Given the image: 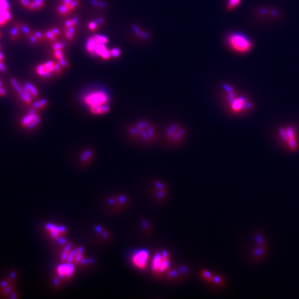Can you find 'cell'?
Wrapping results in <instances>:
<instances>
[{"label":"cell","mask_w":299,"mask_h":299,"mask_svg":"<svg viewBox=\"0 0 299 299\" xmlns=\"http://www.w3.org/2000/svg\"><path fill=\"white\" fill-rule=\"evenodd\" d=\"M130 133L132 136L145 143L152 142L156 137L155 130L147 122L137 123L130 129Z\"/></svg>","instance_id":"6da1fadb"},{"label":"cell","mask_w":299,"mask_h":299,"mask_svg":"<svg viewBox=\"0 0 299 299\" xmlns=\"http://www.w3.org/2000/svg\"><path fill=\"white\" fill-rule=\"evenodd\" d=\"M227 42L231 49L240 53L248 52L252 47V42L248 37L239 33L229 35L227 37Z\"/></svg>","instance_id":"7a4b0ae2"},{"label":"cell","mask_w":299,"mask_h":299,"mask_svg":"<svg viewBox=\"0 0 299 299\" xmlns=\"http://www.w3.org/2000/svg\"><path fill=\"white\" fill-rule=\"evenodd\" d=\"M170 265V256L165 251L156 252L151 261V270L156 275L166 273Z\"/></svg>","instance_id":"3957f363"},{"label":"cell","mask_w":299,"mask_h":299,"mask_svg":"<svg viewBox=\"0 0 299 299\" xmlns=\"http://www.w3.org/2000/svg\"><path fill=\"white\" fill-rule=\"evenodd\" d=\"M83 101L90 108L94 106H102L109 103L110 98L106 92L103 91H96L85 96Z\"/></svg>","instance_id":"277c9868"},{"label":"cell","mask_w":299,"mask_h":299,"mask_svg":"<svg viewBox=\"0 0 299 299\" xmlns=\"http://www.w3.org/2000/svg\"><path fill=\"white\" fill-rule=\"evenodd\" d=\"M149 252L146 249H140L132 255L131 261L135 268L140 270H145L149 265Z\"/></svg>","instance_id":"5b68a950"},{"label":"cell","mask_w":299,"mask_h":299,"mask_svg":"<svg viewBox=\"0 0 299 299\" xmlns=\"http://www.w3.org/2000/svg\"><path fill=\"white\" fill-rule=\"evenodd\" d=\"M152 196L156 202H162L167 199L168 195L166 184L161 180H154L152 182Z\"/></svg>","instance_id":"8992f818"},{"label":"cell","mask_w":299,"mask_h":299,"mask_svg":"<svg viewBox=\"0 0 299 299\" xmlns=\"http://www.w3.org/2000/svg\"><path fill=\"white\" fill-rule=\"evenodd\" d=\"M83 249L78 248H73L71 250L70 248L66 247L65 250L62 252V260L63 261L76 262V263H81L84 261V258L83 255Z\"/></svg>","instance_id":"52a82bcc"},{"label":"cell","mask_w":299,"mask_h":299,"mask_svg":"<svg viewBox=\"0 0 299 299\" xmlns=\"http://www.w3.org/2000/svg\"><path fill=\"white\" fill-rule=\"evenodd\" d=\"M12 12L8 0H0V26H5L11 21Z\"/></svg>","instance_id":"ba28073f"},{"label":"cell","mask_w":299,"mask_h":299,"mask_svg":"<svg viewBox=\"0 0 299 299\" xmlns=\"http://www.w3.org/2000/svg\"><path fill=\"white\" fill-rule=\"evenodd\" d=\"M281 135L283 140L288 144V147L293 150L297 149V143L295 131L293 128L288 127L281 129Z\"/></svg>","instance_id":"9c48e42d"},{"label":"cell","mask_w":299,"mask_h":299,"mask_svg":"<svg viewBox=\"0 0 299 299\" xmlns=\"http://www.w3.org/2000/svg\"><path fill=\"white\" fill-rule=\"evenodd\" d=\"M46 230H47L48 234L50 235L51 238L60 242L64 240V236H65L66 232H67V230H66L65 227L51 223L46 225Z\"/></svg>","instance_id":"30bf717a"},{"label":"cell","mask_w":299,"mask_h":299,"mask_svg":"<svg viewBox=\"0 0 299 299\" xmlns=\"http://www.w3.org/2000/svg\"><path fill=\"white\" fill-rule=\"evenodd\" d=\"M185 132L182 128L177 125H172L167 130V137L172 143L177 144L184 138Z\"/></svg>","instance_id":"8fae6325"},{"label":"cell","mask_w":299,"mask_h":299,"mask_svg":"<svg viewBox=\"0 0 299 299\" xmlns=\"http://www.w3.org/2000/svg\"><path fill=\"white\" fill-rule=\"evenodd\" d=\"M75 272L74 265L73 263H66L58 265L56 268V274L61 279H68L72 277Z\"/></svg>","instance_id":"7c38bea8"},{"label":"cell","mask_w":299,"mask_h":299,"mask_svg":"<svg viewBox=\"0 0 299 299\" xmlns=\"http://www.w3.org/2000/svg\"><path fill=\"white\" fill-rule=\"evenodd\" d=\"M230 106L234 112H240L249 108L246 101L243 97H235L232 94H230Z\"/></svg>","instance_id":"4fadbf2b"},{"label":"cell","mask_w":299,"mask_h":299,"mask_svg":"<svg viewBox=\"0 0 299 299\" xmlns=\"http://www.w3.org/2000/svg\"><path fill=\"white\" fill-rule=\"evenodd\" d=\"M189 272V269L186 267H179L173 270H168L165 273V276L171 281H176L179 278L183 277Z\"/></svg>","instance_id":"5bb4252c"},{"label":"cell","mask_w":299,"mask_h":299,"mask_svg":"<svg viewBox=\"0 0 299 299\" xmlns=\"http://www.w3.org/2000/svg\"><path fill=\"white\" fill-rule=\"evenodd\" d=\"M128 201V197L125 195H117L109 199L110 204H113L112 206L117 209H123L124 206H127Z\"/></svg>","instance_id":"9a60e30c"},{"label":"cell","mask_w":299,"mask_h":299,"mask_svg":"<svg viewBox=\"0 0 299 299\" xmlns=\"http://www.w3.org/2000/svg\"><path fill=\"white\" fill-rule=\"evenodd\" d=\"M90 111L94 115H106L110 111V106L109 104H107L102 106L91 107Z\"/></svg>","instance_id":"2e32d148"},{"label":"cell","mask_w":299,"mask_h":299,"mask_svg":"<svg viewBox=\"0 0 299 299\" xmlns=\"http://www.w3.org/2000/svg\"><path fill=\"white\" fill-rule=\"evenodd\" d=\"M60 3L65 5L71 12L74 11L78 7L81 6V0H60Z\"/></svg>","instance_id":"e0dca14e"},{"label":"cell","mask_w":299,"mask_h":299,"mask_svg":"<svg viewBox=\"0 0 299 299\" xmlns=\"http://www.w3.org/2000/svg\"><path fill=\"white\" fill-rule=\"evenodd\" d=\"M20 26L19 22L14 23L10 30V37L13 42H17L18 40L19 33H20Z\"/></svg>","instance_id":"ac0fdd59"},{"label":"cell","mask_w":299,"mask_h":299,"mask_svg":"<svg viewBox=\"0 0 299 299\" xmlns=\"http://www.w3.org/2000/svg\"><path fill=\"white\" fill-rule=\"evenodd\" d=\"M97 40H95L93 35L89 37L88 40L87 41L86 46H85V48H86V50L87 52L90 53L91 56H95V53H94V50H95L96 45H97Z\"/></svg>","instance_id":"d6986e66"},{"label":"cell","mask_w":299,"mask_h":299,"mask_svg":"<svg viewBox=\"0 0 299 299\" xmlns=\"http://www.w3.org/2000/svg\"><path fill=\"white\" fill-rule=\"evenodd\" d=\"M56 10L58 13L59 14V15L62 16V17H67V16H68L72 13V12H70V10H69V8L61 3H58V6H57Z\"/></svg>","instance_id":"ffe728a7"},{"label":"cell","mask_w":299,"mask_h":299,"mask_svg":"<svg viewBox=\"0 0 299 299\" xmlns=\"http://www.w3.org/2000/svg\"><path fill=\"white\" fill-rule=\"evenodd\" d=\"M93 154L94 152L92 150H85L84 152H83V154H81V161L83 162V163H88V162L90 161L91 159H92Z\"/></svg>","instance_id":"44dd1931"},{"label":"cell","mask_w":299,"mask_h":299,"mask_svg":"<svg viewBox=\"0 0 299 299\" xmlns=\"http://www.w3.org/2000/svg\"><path fill=\"white\" fill-rule=\"evenodd\" d=\"M108 49V48L106 47V44L99 43V42H97V45H96L95 47V50H94L95 56H101V55H102L103 53L106 52Z\"/></svg>","instance_id":"7402d4cb"},{"label":"cell","mask_w":299,"mask_h":299,"mask_svg":"<svg viewBox=\"0 0 299 299\" xmlns=\"http://www.w3.org/2000/svg\"><path fill=\"white\" fill-rule=\"evenodd\" d=\"M25 85L28 87V90H29L30 92L33 96V98L34 99H37L40 96V92H39L38 90L36 88V87L34 86L33 84H31L30 82H25Z\"/></svg>","instance_id":"603a6c76"},{"label":"cell","mask_w":299,"mask_h":299,"mask_svg":"<svg viewBox=\"0 0 299 299\" xmlns=\"http://www.w3.org/2000/svg\"><path fill=\"white\" fill-rule=\"evenodd\" d=\"M19 26H20L21 32H22L23 34L26 37L30 36L33 33L29 26L26 23L19 22Z\"/></svg>","instance_id":"cb8c5ba5"},{"label":"cell","mask_w":299,"mask_h":299,"mask_svg":"<svg viewBox=\"0 0 299 299\" xmlns=\"http://www.w3.org/2000/svg\"><path fill=\"white\" fill-rule=\"evenodd\" d=\"M18 95L21 100L27 106H31L33 103H32L31 98L28 97L26 94L24 93V91H21L19 92Z\"/></svg>","instance_id":"d4e9b609"},{"label":"cell","mask_w":299,"mask_h":299,"mask_svg":"<svg viewBox=\"0 0 299 299\" xmlns=\"http://www.w3.org/2000/svg\"><path fill=\"white\" fill-rule=\"evenodd\" d=\"M33 115L28 114V115L25 116L24 118H23L22 121H21V126H22V128H27L28 125L31 124V122H33Z\"/></svg>","instance_id":"484cf974"},{"label":"cell","mask_w":299,"mask_h":299,"mask_svg":"<svg viewBox=\"0 0 299 299\" xmlns=\"http://www.w3.org/2000/svg\"><path fill=\"white\" fill-rule=\"evenodd\" d=\"M44 35H45V40L49 41V42H56L58 40V37L56 35L53 34V32L51 31V29H48L47 31L44 32Z\"/></svg>","instance_id":"4316f807"},{"label":"cell","mask_w":299,"mask_h":299,"mask_svg":"<svg viewBox=\"0 0 299 299\" xmlns=\"http://www.w3.org/2000/svg\"><path fill=\"white\" fill-rule=\"evenodd\" d=\"M10 82L12 87H13L14 90H15L17 93H19V92H20L21 91H22V87L19 85L18 81H17V80L15 78H11Z\"/></svg>","instance_id":"83f0119b"},{"label":"cell","mask_w":299,"mask_h":299,"mask_svg":"<svg viewBox=\"0 0 299 299\" xmlns=\"http://www.w3.org/2000/svg\"><path fill=\"white\" fill-rule=\"evenodd\" d=\"M67 47V43L64 42H54L52 43V49L53 51H56V50H63Z\"/></svg>","instance_id":"f1b7e54d"},{"label":"cell","mask_w":299,"mask_h":299,"mask_svg":"<svg viewBox=\"0 0 299 299\" xmlns=\"http://www.w3.org/2000/svg\"><path fill=\"white\" fill-rule=\"evenodd\" d=\"M93 36L94 38H95V40H97L98 42H99V43L107 44L109 42V39L106 36H104V35L94 34Z\"/></svg>","instance_id":"f546056e"},{"label":"cell","mask_w":299,"mask_h":299,"mask_svg":"<svg viewBox=\"0 0 299 299\" xmlns=\"http://www.w3.org/2000/svg\"><path fill=\"white\" fill-rule=\"evenodd\" d=\"M46 72H47V70H46L45 67H44V63L40 64V65H37L36 68H35V72H36V74L38 75V76H42V77H43Z\"/></svg>","instance_id":"4dcf8cb0"},{"label":"cell","mask_w":299,"mask_h":299,"mask_svg":"<svg viewBox=\"0 0 299 299\" xmlns=\"http://www.w3.org/2000/svg\"><path fill=\"white\" fill-rule=\"evenodd\" d=\"M99 27V24H98L94 19V20L91 21V22H89L88 24H87V28H88L89 30L92 32L97 31Z\"/></svg>","instance_id":"1f68e13d"},{"label":"cell","mask_w":299,"mask_h":299,"mask_svg":"<svg viewBox=\"0 0 299 299\" xmlns=\"http://www.w3.org/2000/svg\"><path fill=\"white\" fill-rule=\"evenodd\" d=\"M54 63L55 62L53 61H47L45 63H44L46 70L48 71V72L52 73L53 74H55Z\"/></svg>","instance_id":"d6a6232c"},{"label":"cell","mask_w":299,"mask_h":299,"mask_svg":"<svg viewBox=\"0 0 299 299\" xmlns=\"http://www.w3.org/2000/svg\"><path fill=\"white\" fill-rule=\"evenodd\" d=\"M53 56L57 60L65 59V56L63 53V50H56L53 51Z\"/></svg>","instance_id":"836d02e7"},{"label":"cell","mask_w":299,"mask_h":299,"mask_svg":"<svg viewBox=\"0 0 299 299\" xmlns=\"http://www.w3.org/2000/svg\"><path fill=\"white\" fill-rule=\"evenodd\" d=\"M91 3H92V6L100 8H105L106 7V3L104 1H99V0H91Z\"/></svg>","instance_id":"e575fe53"},{"label":"cell","mask_w":299,"mask_h":299,"mask_svg":"<svg viewBox=\"0 0 299 299\" xmlns=\"http://www.w3.org/2000/svg\"><path fill=\"white\" fill-rule=\"evenodd\" d=\"M77 26L78 25L76 24V23L74 22V19H73V17H71V18L67 19V20L65 21V23H64V30L66 29V28H68L69 27H71V26Z\"/></svg>","instance_id":"d590c367"},{"label":"cell","mask_w":299,"mask_h":299,"mask_svg":"<svg viewBox=\"0 0 299 299\" xmlns=\"http://www.w3.org/2000/svg\"><path fill=\"white\" fill-rule=\"evenodd\" d=\"M241 0H229L228 3V8L229 9H234L236 7L239 5Z\"/></svg>","instance_id":"8d00e7d4"},{"label":"cell","mask_w":299,"mask_h":299,"mask_svg":"<svg viewBox=\"0 0 299 299\" xmlns=\"http://www.w3.org/2000/svg\"><path fill=\"white\" fill-rule=\"evenodd\" d=\"M33 35L37 37V40L39 42H42V41L45 40V35L44 33L40 31H35L33 32Z\"/></svg>","instance_id":"74e56055"},{"label":"cell","mask_w":299,"mask_h":299,"mask_svg":"<svg viewBox=\"0 0 299 299\" xmlns=\"http://www.w3.org/2000/svg\"><path fill=\"white\" fill-rule=\"evenodd\" d=\"M110 51H111L112 58H118L122 54V51L118 48H113V49H110Z\"/></svg>","instance_id":"f35d334b"},{"label":"cell","mask_w":299,"mask_h":299,"mask_svg":"<svg viewBox=\"0 0 299 299\" xmlns=\"http://www.w3.org/2000/svg\"><path fill=\"white\" fill-rule=\"evenodd\" d=\"M54 69H55V74L57 76H60L61 75L62 72V67L60 66V64L58 63V61L55 62L54 63Z\"/></svg>","instance_id":"ab89813d"},{"label":"cell","mask_w":299,"mask_h":299,"mask_svg":"<svg viewBox=\"0 0 299 299\" xmlns=\"http://www.w3.org/2000/svg\"><path fill=\"white\" fill-rule=\"evenodd\" d=\"M64 35H65V37L66 39H67V40L72 41L76 38V33H69V32L65 31V33H64Z\"/></svg>","instance_id":"60d3db41"},{"label":"cell","mask_w":299,"mask_h":299,"mask_svg":"<svg viewBox=\"0 0 299 299\" xmlns=\"http://www.w3.org/2000/svg\"><path fill=\"white\" fill-rule=\"evenodd\" d=\"M28 40H29V42H31V44H33V45H35V44H38V42H40L38 40H37V37L33 35V32L30 36L28 37Z\"/></svg>","instance_id":"b9f144b4"},{"label":"cell","mask_w":299,"mask_h":299,"mask_svg":"<svg viewBox=\"0 0 299 299\" xmlns=\"http://www.w3.org/2000/svg\"><path fill=\"white\" fill-rule=\"evenodd\" d=\"M58 62L63 69H67L69 67V62L67 61V60L66 59V58H65V59L58 60Z\"/></svg>","instance_id":"7bdbcfd3"},{"label":"cell","mask_w":299,"mask_h":299,"mask_svg":"<svg viewBox=\"0 0 299 299\" xmlns=\"http://www.w3.org/2000/svg\"><path fill=\"white\" fill-rule=\"evenodd\" d=\"M33 123H34L37 126H39L41 122V118L40 115H38V112H37L36 114H34V115H33Z\"/></svg>","instance_id":"ee69618b"},{"label":"cell","mask_w":299,"mask_h":299,"mask_svg":"<svg viewBox=\"0 0 299 299\" xmlns=\"http://www.w3.org/2000/svg\"><path fill=\"white\" fill-rule=\"evenodd\" d=\"M38 101L39 102H40L41 106H42V109H43V110L45 109V108L48 106V105H49V101H48L47 99H41L38 100Z\"/></svg>","instance_id":"f6af8a7d"},{"label":"cell","mask_w":299,"mask_h":299,"mask_svg":"<svg viewBox=\"0 0 299 299\" xmlns=\"http://www.w3.org/2000/svg\"><path fill=\"white\" fill-rule=\"evenodd\" d=\"M31 107H33V108L36 109L37 111L43 110V109H42V106H41L40 102H39V101H35V103H33V104H32Z\"/></svg>","instance_id":"bcb514c9"},{"label":"cell","mask_w":299,"mask_h":299,"mask_svg":"<svg viewBox=\"0 0 299 299\" xmlns=\"http://www.w3.org/2000/svg\"><path fill=\"white\" fill-rule=\"evenodd\" d=\"M64 31L69 32V33H76V32H77V26H71V27L66 28V29L64 30Z\"/></svg>","instance_id":"7dc6e473"},{"label":"cell","mask_w":299,"mask_h":299,"mask_svg":"<svg viewBox=\"0 0 299 299\" xmlns=\"http://www.w3.org/2000/svg\"><path fill=\"white\" fill-rule=\"evenodd\" d=\"M50 29H51V31L53 32V34L56 35L57 37H59V35L60 34V29L59 28L53 27L50 28Z\"/></svg>","instance_id":"c3c4849f"},{"label":"cell","mask_w":299,"mask_h":299,"mask_svg":"<svg viewBox=\"0 0 299 299\" xmlns=\"http://www.w3.org/2000/svg\"><path fill=\"white\" fill-rule=\"evenodd\" d=\"M94 20L96 21L99 24V26H101V25L104 24L105 22H106V20L103 17H97V18L94 19Z\"/></svg>","instance_id":"681fc988"},{"label":"cell","mask_w":299,"mask_h":299,"mask_svg":"<svg viewBox=\"0 0 299 299\" xmlns=\"http://www.w3.org/2000/svg\"><path fill=\"white\" fill-rule=\"evenodd\" d=\"M0 72H6V67L5 66L4 64L3 63V62H0Z\"/></svg>","instance_id":"f907efd6"},{"label":"cell","mask_w":299,"mask_h":299,"mask_svg":"<svg viewBox=\"0 0 299 299\" xmlns=\"http://www.w3.org/2000/svg\"><path fill=\"white\" fill-rule=\"evenodd\" d=\"M7 94V92L6 89L3 88V87H1V90H0V97H5Z\"/></svg>","instance_id":"816d5d0a"},{"label":"cell","mask_w":299,"mask_h":299,"mask_svg":"<svg viewBox=\"0 0 299 299\" xmlns=\"http://www.w3.org/2000/svg\"><path fill=\"white\" fill-rule=\"evenodd\" d=\"M39 111H37V110L36 109H35V108H33V107H31V108H30L29 110H28V114H29V115H34V114H36L37 113V112H38Z\"/></svg>","instance_id":"f5cc1de1"},{"label":"cell","mask_w":299,"mask_h":299,"mask_svg":"<svg viewBox=\"0 0 299 299\" xmlns=\"http://www.w3.org/2000/svg\"><path fill=\"white\" fill-rule=\"evenodd\" d=\"M52 73L48 72V71H47V72H45V74H44L43 78H46V79H49V78H51V76H52Z\"/></svg>","instance_id":"db71d44e"},{"label":"cell","mask_w":299,"mask_h":299,"mask_svg":"<svg viewBox=\"0 0 299 299\" xmlns=\"http://www.w3.org/2000/svg\"><path fill=\"white\" fill-rule=\"evenodd\" d=\"M3 82L1 81V80H0V87H3Z\"/></svg>","instance_id":"11a10c76"},{"label":"cell","mask_w":299,"mask_h":299,"mask_svg":"<svg viewBox=\"0 0 299 299\" xmlns=\"http://www.w3.org/2000/svg\"><path fill=\"white\" fill-rule=\"evenodd\" d=\"M1 36H2V35H1V33L0 32V38H1Z\"/></svg>","instance_id":"9f6ffc18"},{"label":"cell","mask_w":299,"mask_h":299,"mask_svg":"<svg viewBox=\"0 0 299 299\" xmlns=\"http://www.w3.org/2000/svg\"><path fill=\"white\" fill-rule=\"evenodd\" d=\"M0 49H1V44H0Z\"/></svg>","instance_id":"6f0895ef"},{"label":"cell","mask_w":299,"mask_h":299,"mask_svg":"<svg viewBox=\"0 0 299 299\" xmlns=\"http://www.w3.org/2000/svg\"><path fill=\"white\" fill-rule=\"evenodd\" d=\"M0 90H1V87H0Z\"/></svg>","instance_id":"680465c9"}]
</instances>
